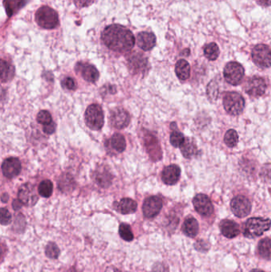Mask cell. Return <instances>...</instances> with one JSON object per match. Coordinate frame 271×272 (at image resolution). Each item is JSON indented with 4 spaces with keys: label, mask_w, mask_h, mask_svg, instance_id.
<instances>
[{
    "label": "cell",
    "mask_w": 271,
    "mask_h": 272,
    "mask_svg": "<svg viewBox=\"0 0 271 272\" xmlns=\"http://www.w3.org/2000/svg\"><path fill=\"white\" fill-rule=\"evenodd\" d=\"M101 39L107 47L115 52H129L135 44L131 30L118 24L107 26L101 34Z\"/></svg>",
    "instance_id": "6da1fadb"
},
{
    "label": "cell",
    "mask_w": 271,
    "mask_h": 272,
    "mask_svg": "<svg viewBox=\"0 0 271 272\" xmlns=\"http://www.w3.org/2000/svg\"><path fill=\"white\" fill-rule=\"evenodd\" d=\"M271 227V220L263 218H251L246 221L243 228V235L247 238L261 236Z\"/></svg>",
    "instance_id": "7a4b0ae2"
},
{
    "label": "cell",
    "mask_w": 271,
    "mask_h": 272,
    "mask_svg": "<svg viewBox=\"0 0 271 272\" xmlns=\"http://www.w3.org/2000/svg\"><path fill=\"white\" fill-rule=\"evenodd\" d=\"M35 21L41 27L47 30H53L58 26V14L50 6H43L37 10Z\"/></svg>",
    "instance_id": "3957f363"
},
{
    "label": "cell",
    "mask_w": 271,
    "mask_h": 272,
    "mask_svg": "<svg viewBox=\"0 0 271 272\" xmlns=\"http://www.w3.org/2000/svg\"><path fill=\"white\" fill-rule=\"evenodd\" d=\"M223 108L229 115H238L241 114L245 108V101L242 95L235 92H228L223 99Z\"/></svg>",
    "instance_id": "277c9868"
},
{
    "label": "cell",
    "mask_w": 271,
    "mask_h": 272,
    "mask_svg": "<svg viewBox=\"0 0 271 272\" xmlns=\"http://www.w3.org/2000/svg\"><path fill=\"white\" fill-rule=\"evenodd\" d=\"M86 125L93 130L99 131L102 128L105 123V115L102 108L99 105H91L88 107L85 114Z\"/></svg>",
    "instance_id": "5b68a950"
},
{
    "label": "cell",
    "mask_w": 271,
    "mask_h": 272,
    "mask_svg": "<svg viewBox=\"0 0 271 272\" xmlns=\"http://www.w3.org/2000/svg\"><path fill=\"white\" fill-rule=\"evenodd\" d=\"M251 56L257 66L263 69H267L271 66V50L267 45L255 46L251 53Z\"/></svg>",
    "instance_id": "8992f818"
},
{
    "label": "cell",
    "mask_w": 271,
    "mask_h": 272,
    "mask_svg": "<svg viewBox=\"0 0 271 272\" xmlns=\"http://www.w3.org/2000/svg\"><path fill=\"white\" fill-rule=\"evenodd\" d=\"M223 76L227 83L235 86L241 83L244 77V69L239 63L231 61L225 66Z\"/></svg>",
    "instance_id": "52a82bcc"
},
{
    "label": "cell",
    "mask_w": 271,
    "mask_h": 272,
    "mask_svg": "<svg viewBox=\"0 0 271 272\" xmlns=\"http://www.w3.org/2000/svg\"><path fill=\"white\" fill-rule=\"evenodd\" d=\"M231 211L235 216L243 218L249 215L251 211V203L245 196H236L231 202Z\"/></svg>",
    "instance_id": "ba28073f"
},
{
    "label": "cell",
    "mask_w": 271,
    "mask_h": 272,
    "mask_svg": "<svg viewBox=\"0 0 271 272\" xmlns=\"http://www.w3.org/2000/svg\"><path fill=\"white\" fill-rule=\"evenodd\" d=\"M267 90V84L263 77H251L246 83L245 91L248 95L252 97H259L263 96Z\"/></svg>",
    "instance_id": "9c48e42d"
},
{
    "label": "cell",
    "mask_w": 271,
    "mask_h": 272,
    "mask_svg": "<svg viewBox=\"0 0 271 272\" xmlns=\"http://www.w3.org/2000/svg\"><path fill=\"white\" fill-rule=\"evenodd\" d=\"M163 200L158 196H152L145 200L143 206L145 218H154L159 215L163 209Z\"/></svg>",
    "instance_id": "30bf717a"
},
{
    "label": "cell",
    "mask_w": 271,
    "mask_h": 272,
    "mask_svg": "<svg viewBox=\"0 0 271 272\" xmlns=\"http://www.w3.org/2000/svg\"><path fill=\"white\" fill-rule=\"evenodd\" d=\"M193 206L196 211L203 217H210L214 212L213 203L208 196L205 194H197L193 200Z\"/></svg>",
    "instance_id": "8fae6325"
},
{
    "label": "cell",
    "mask_w": 271,
    "mask_h": 272,
    "mask_svg": "<svg viewBox=\"0 0 271 272\" xmlns=\"http://www.w3.org/2000/svg\"><path fill=\"white\" fill-rule=\"evenodd\" d=\"M18 198L22 205L34 206L38 201V196L34 186L30 183L23 184L18 190Z\"/></svg>",
    "instance_id": "7c38bea8"
},
{
    "label": "cell",
    "mask_w": 271,
    "mask_h": 272,
    "mask_svg": "<svg viewBox=\"0 0 271 272\" xmlns=\"http://www.w3.org/2000/svg\"><path fill=\"white\" fill-rule=\"evenodd\" d=\"M131 121V117L126 110L123 109H115L111 111L110 115V123L114 128L123 129L128 126Z\"/></svg>",
    "instance_id": "4fadbf2b"
},
{
    "label": "cell",
    "mask_w": 271,
    "mask_h": 272,
    "mask_svg": "<svg viewBox=\"0 0 271 272\" xmlns=\"http://www.w3.org/2000/svg\"><path fill=\"white\" fill-rule=\"evenodd\" d=\"M22 165L16 158H8L2 164V172L7 178H13L18 176L21 172Z\"/></svg>",
    "instance_id": "5bb4252c"
},
{
    "label": "cell",
    "mask_w": 271,
    "mask_h": 272,
    "mask_svg": "<svg viewBox=\"0 0 271 272\" xmlns=\"http://www.w3.org/2000/svg\"><path fill=\"white\" fill-rule=\"evenodd\" d=\"M76 70L81 73L83 78L88 82L95 83L100 77V73L97 68L89 63H78L76 65Z\"/></svg>",
    "instance_id": "9a60e30c"
},
{
    "label": "cell",
    "mask_w": 271,
    "mask_h": 272,
    "mask_svg": "<svg viewBox=\"0 0 271 272\" xmlns=\"http://www.w3.org/2000/svg\"><path fill=\"white\" fill-rule=\"evenodd\" d=\"M180 177H181V169L178 165L174 164L165 167L162 173V179L163 182L169 186H173L177 183L180 179Z\"/></svg>",
    "instance_id": "2e32d148"
},
{
    "label": "cell",
    "mask_w": 271,
    "mask_h": 272,
    "mask_svg": "<svg viewBox=\"0 0 271 272\" xmlns=\"http://www.w3.org/2000/svg\"><path fill=\"white\" fill-rule=\"evenodd\" d=\"M137 44L143 51H151L156 45V37L151 32L139 33L137 36Z\"/></svg>",
    "instance_id": "e0dca14e"
},
{
    "label": "cell",
    "mask_w": 271,
    "mask_h": 272,
    "mask_svg": "<svg viewBox=\"0 0 271 272\" xmlns=\"http://www.w3.org/2000/svg\"><path fill=\"white\" fill-rule=\"evenodd\" d=\"M221 233L228 239L236 237L240 232L239 224L234 220H223L219 224Z\"/></svg>",
    "instance_id": "ac0fdd59"
},
{
    "label": "cell",
    "mask_w": 271,
    "mask_h": 272,
    "mask_svg": "<svg viewBox=\"0 0 271 272\" xmlns=\"http://www.w3.org/2000/svg\"><path fill=\"white\" fill-rule=\"evenodd\" d=\"M114 210L122 214H131L135 213L138 204L131 198H123L119 202H114Z\"/></svg>",
    "instance_id": "d6986e66"
},
{
    "label": "cell",
    "mask_w": 271,
    "mask_h": 272,
    "mask_svg": "<svg viewBox=\"0 0 271 272\" xmlns=\"http://www.w3.org/2000/svg\"><path fill=\"white\" fill-rule=\"evenodd\" d=\"M182 232L189 237L193 238L199 232V224L195 218L189 217L186 218L183 223Z\"/></svg>",
    "instance_id": "ffe728a7"
},
{
    "label": "cell",
    "mask_w": 271,
    "mask_h": 272,
    "mask_svg": "<svg viewBox=\"0 0 271 272\" xmlns=\"http://www.w3.org/2000/svg\"><path fill=\"white\" fill-rule=\"evenodd\" d=\"M27 2L28 0H3V5L8 17H11L18 12V10L26 6Z\"/></svg>",
    "instance_id": "44dd1931"
},
{
    "label": "cell",
    "mask_w": 271,
    "mask_h": 272,
    "mask_svg": "<svg viewBox=\"0 0 271 272\" xmlns=\"http://www.w3.org/2000/svg\"><path fill=\"white\" fill-rule=\"evenodd\" d=\"M183 156L186 159H191L193 156H197L198 150L195 142L190 138H185V140L182 145L180 147Z\"/></svg>",
    "instance_id": "7402d4cb"
},
{
    "label": "cell",
    "mask_w": 271,
    "mask_h": 272,
    "mask_svg": "<svg viewBox=\"0 0 271 272\" xmlns=\"http://www.w3.org/2000/svg\"><path fill=\"white\" fill-rule=\"evenodd\" d=\"M190 65L187 60L181 59L177 61L175 66V72L181 81H186L190 77Z\"/></svg>",
    "instance_id": "603a6c76"
},
{
    "label": "cell",
    "mask_w": 271,
    "mask_h": 272,
    "mask_svg": "<svg viewBox=\"0 0 271 272\" xmlns=\"http://www.w3.org/2000/svg\"><path fill=\"white\" fill-rule=\"evenodd\" d=\"M258 252L262 258L271 260V239L264 238L258 245Z\"/></svg>",
    "instance_id": "cb8c5ba5"
},
{
    "label": "cell",
    "mask_w": 271,
    "mask_h": 272,
    "mask_svg": "<svg viewBox=\"0 0 271 272\" xmlns=\"http://www.w3.org/2000/svg\"><path fill=\"white\" fill-rule=\"evenodd\" d=\"M110 147H112V149L119 153H122L127 147V143H126L124 136L119 133L113 135L112 137L110 139Z\"/></svg>",
    "instance_id": "d4e9b609"
},
{
    "label": "cell",
    "mask_w": 271,
    "mask_h": 272,
    "mask_svg": "<svg viewBox=\"0 0 271 272\" xmlns=\"http://www.w3.org/2000/svg\"><path fill=\"white\" fill-rule=\"evenodd\" d=\"M14 69L12 65L2 60L1 63V80L2 82H6L14 77Z\"/></svg>",
    "instance_id": "484cf974"
},
{
    "label": "cell",
    "mask_w": 271,
    "mask_h": 272,
    "mask_svg": "<svg viewBox=\"0 0 271 272\" xmlns=\"http://www.w3.org/2000/svg\"><path fill=\"white\" fill-rule=\"evenodd\" d=\"M38 194L43 198H50L54 191V185L52 181L50 180H44L42 181L38 186Z\"/></svg>",
    "instance_id": "4316f807"
},
{
    "label": "cell",
    "mask_w": 271,
    "mask_h": 272,
    "mask_svg": "<svg viewBox=\"0 0 271 272\" xmlns=\"http://www.w3.org/2000/svg\"><path fill=\"white\" fill-rule=\"evenodd\" d=\"M204 54L209 60H217L219 55V47L215 43H209L204 48Z\"/></svg>",
    "instance_id": "83f0119b"
},
{
    "label": "cell",
    "mask_w": 271,
    "mask_h": 272,
    "mask_svg": "<svg viewBox=\"0 0 271 272\" xmlns=\"http://www.w3.org/2000/svg\"><path fill=\"white\" fill-rule=\"evenodd\" d=\"M239 142V135L235 130L230 129L226 132L224 135V143L226 145L231 148H233L237 145Z\"/></svg>",
    "instance_id": "f1b7e54d"
},
{
    "label": "cell",
    "mask_w": 271,
    "mask_h": 272,
    "mask_svg": "<svg viewBox=\"0 0 271 272\" xmlns=\"http://www.w3.org/2000/svg\"><path fill=\"white\" fill-rule=\"evenodd\" d=\"M96 180L100 186L106 187V186H108L111 182V176L110 175L108 172L103 169L97 172Z\"/></svg>",
    "instance_id": "f546056e"
},
{
    "label": "cell",
    "mask_w": 271,
    "mask_h": 272,
    "mask_svg": "<svg viewBox=\"0 0 271 272\" xmlns=\"http://www.w3.org/2000/svg\"><path fill=\"white\" fill-rule=\"evenodd\" d=\"M119 233L120 237L126 241L131 242L134 240V234L131 231V226L127 224H121L119 225Z\"/></svg>",
    "instance_id": "4dcf8cb0"
},
{
    "label": "cell",
    "mask_w": 271,
    "mask_h": 272,
    "mask_svg": "<svg viewBox=\"0 0 271 272\" xmlns=\"http://www.w3.org/2000/svg\"><path fill=\"white\" fill-rule=\"evenodd\" d=\"M170 143L174 147H180L185 142V138L180 131L174 130L170 135Z\"/></svg>",
    "instance_id": "1f68e13d"
},
{
    "label": "cell",
    "mask_w": 271,
    "mask_h": 272,
    "mask_svg": "<svg viewBox=\"0 0 271 272\" xmlns=\"http://www.w3.org/2000/svg\"><path fill=\"white\" fill-rule=\"evenodd\" d=\"M46 255L48 256L49 258L54 259V260L58 258L59 255H60L58 247L56 246V244L53 242L49 243L47 246L46 247Z\"/></svg>",
    "instance_id": "d6a6232c"
},
{
    "label": "cell",
    "mask_w": 271,
    "mask_h": 272,
    "mask_svg": "<svg viewBox=\"0 0 271 272\" xmlns=\"http://www.w3.org/2000/svg\"><path fill=\"white\" fill-rule=\"evenodd\" d=\"M37 121L40 124H43V125H47L49 123H51V122H53L52 116H51V113L49 112L48 111H39V113L38 114V116H37Z\"/></svg>",
    "instance_id": "836d02e7"
},
{
    "label": "cell",
    "mask_w": 271,
    "mask_h": 272,
    "mask_svg": "<svg viewBox=\"0 0 271 272\" xmlns=\"http://www.w3.org/2000/svg\"><path fill=\"white\" fill-rule=\"evenodd\" d=\"M11 220H12V218L10 212L6 208H2L1 209V224L7 225L10 224Z\"/></svg>",
    "instance_id": "e575fe53"
},
{
    "label": "cell",
    "mask_w": 271,
    "mask_h": 272,
    "mask_svg": "<svg viewBox=\"0 0 271 272\" xmlns=\"http://www.w3.org/2000/svg\"><path fill=\"white\" fill-rule=\"evenodd\" d=\"M94 2L95 0H74L75 5L80 8L91 6Z\"/></svg>",
    "instance_id": "d590c367"
},
{
    "label": "cell",
    "mask_w": 271,
    "mask_h": 272,
    "mask_svg": "<svg viewBox=\"0 0 271 272\" xmlns=\"http://www.w3.org/2000/svg\"><path fill=\"white\" fill-rule=\"evenodd\" d=\"M64 86L68 90L76 89V83H75L74 80L71 77H67L64 79Z\"/></svg>",
    "instance_id": "8d00e7d4"
},
{
    "label": "cell",
    "mask_w": 271,
    "mask_h": 272,
    "mask_svg": "<svg viewBox=\"0 0 271 272\" xmlns=\"http://www.w3.org/2000/svg\"><path fill=\"white\" fill-rule=\"evenodd\" d=\"M56 123L54 122H51V123L44 126L43 131H44L45 133L48 134V135H52L56 131Z\"/></svg>",
    "instance_id": "74e56055"
},
{
    "label": "cell",
    "mask_w": 271,
    "mask_h": 272,
    "mask_svg": "<svg viewBox=\"0 0 271 272\" xmlns=\"http://www.w3.org/2000/svg\"><path fill=\"white\" fill-rule=\"evenodd\" d=\"M22 203L19 201V200H14V202L12 203L13 208L14 210H18L22 207Z\"/></svg>",
    "instance_id": "f35d334b"
},
{
    "label": "cell",
    "mask_w": 271,
    "mask_h": 272,
    "mask_svg": "<svg viewBox=\"0 0 271 272\" xmlns=\"http://www.w3.org/2000/svg\"><path fill=\"white\" fill-rule=\"evenodd\" d=\"M256 2L261 6H271V0H256Z\"/></svg>",
    "instance_id": "ab89813d"
},
{
    "label": "cell",
    "mask_w": 271,
    "mask_h": 272,
    "mask_svg": "<svg viewBox=\"0 0 271 272\" xmlns=\"http://www.w3.org/2000/svg\"><path fill=\"white\" fill-rule=\"evenodd\" d=\"M120 272L117 268H114V267H109L107 268L106 272Z\"/></svg>",
    "instance_id": "60d3db41"
},
{
    "label": "cell",
    "mask_w": 271,
    "mask_h": 272,
    "mask_svg": "<svg viewBox=\"0 0 271 272\" xmlns=\"http://www.w3.org/2000/svg\"><path fill=\"white\" fill-rule=\"evenodd\" d=\"M250 272H265L264 271L260 270V269H253L251 270Z\"/></svg>",
    "instance_id": "b9f144b4"
}]
</instances>
